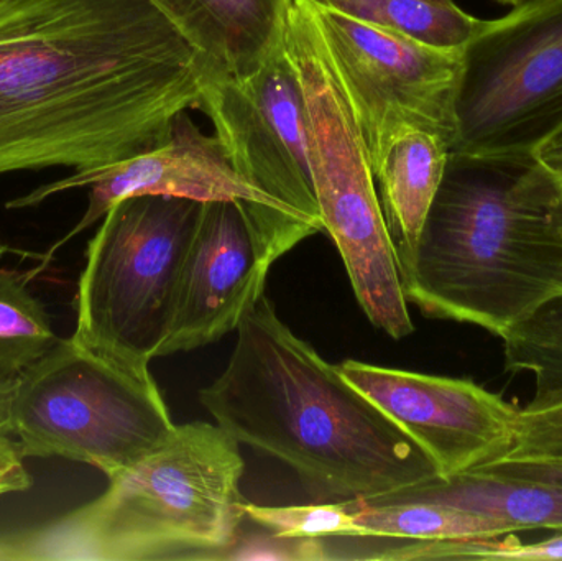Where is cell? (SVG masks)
<instances>
[{"label": "cell", "instance_id": "44dd1931", "mask_svg": "<svg viewBox=\"0 0 562 561\" xmlns=\"http://www.w3.org/2000/svg\"><path fill=\"white\" fill-rule=\"evenodd\" d=\"M246 517L252 526L283 539H352L357 527L349 503L306 506H257L247 503Z\"/></svg>", "mask_w": 562, "mask_h": 561}, {"label": "cell", "instance_id": "7c38bea8", "mask_svg": "<svg viewBox=\"0 0 562 561\" xmlns=\"http://www.w3.org/2000/svg\"><path fill=\"white\" fill-rule=\"evenodd\" d=\"M337 368L415 440L439 478L494 463L517 441L521 408L468 379L419 374L353 359Z\"/></svg>", "mask_w": 562, "mask_h": 561}, {"label": "cell", "instance_id": "ffe728a7", "mask_svg": "<svg viewBox=\"0 0 562 561\" xmlns=\"http://www.w3.org/2000/svg\"><path fill=\"white\" fill-rule=\"evenodd\" d=\"M58 339L45 306L25 280L0 269V374H22Z\"/></svg>", "mask_w": 562, "mask_h": 561}, {"label": "cell", "instance_id": "e0dca14e", "mask_svg": "<svg viewBox=\"0 0 562 561\" xmlns=\"http://www.w3.org/2000/svg\"><path fill=\"white\" fill-rule=\"evenodd\" d=\"M356 520L352 539L385 542H446V540L498 539L515 532L512 527L474 513L383 494L349 503Z\"/></svg>", "mask_w": 562, "mask_h": 561}, {"label": "cell", "instance_id": "603a6c76", "mask_svg": "<svg viewBox=\"0 0 562 561\" xmlns=\"http://www.w3.org/2000/svg\"><path fill=\"white\" fill-rule=\"evenodd\" d=\"M560 458H562V402L538 408V411L521 408L517 441L501 460H560Z\"/></svg>", "mask_w": 562, "mask_h": 561}, {"label": "cell", "instance_id": "6da1fadb", "mask_svg": "<svg viewBox=\"0 0 562 561\" xmlns=\"http://www.w3.org/2000/svg\"><path fill=\"white\" fill-rule=\"evenodd\" d=\"M216 76L151 0H0V175L127 160Z\"/></svg>", "mask_w": 562, "mask_h": 561}, {"label": "cell", "instance_id": "7a4b0ae2", "mask_svg": "<svg viewBox=\"0 0 562 561\" xmlns=\"http://www.w3.org/2000/svg\"><path fill=\"white\" fill-rule=\"evenodd\" d=\"M236 332L201 404L239 444L293 468L319 503L373 500L438 476L415 440L281 322L266 293Z\"/></svg>", "mask_w": 562, "mask_h": 561}, {"label": "cell", "instance_id": "83f0119b", "mask_svg": "<svg viewBox=\"0 0 562 561\" xmlns=\"http://www.w3.org/2000/svg\"><path fill=\"white\" fill-rule=\"evenodd\" d=\"M9 253V247L0 240V259H2L3 254Z\"/></svg>", "mask_w": 562, "mask_h": 561}, {"label": "cell", "instance_id": "52a82bcc", "mask_svg": "<svg viewBox=\"0 0 562 561\" xmlns=\"http://www.w3.org/2000/svg\"><path fill=\"white\" fill-rule=\"evenodd\" d=\"M175 427L154 375L127 371L71 336L19 375L10 437L25 458H63L111 478Z\"/></svg>", "mask_w": 562, "mask_h": 561}, {"label": "cell", "instance_id": "8992f818", "mask_svg": "<svg viewBox=\"0 0 562 561\" xmlns=\"http://www.w3.org/2000/svg\"><path fill=\"white\" fill-rule=\"evenodd\" d=\"M203 203L142 194L111 207L89 240L76 292L75 338L148 375L170 335L181 267Z\"/></svg>", "mask_w": 562, "mask_h": 561}, {"label": "cell", "instance_id": "4fadbf2b", "mask_svg": "<svg viewBox=\"0 0 562 561\" xmlns=\"http://www.w3.org/2000/svg\"><path fill=\"white\" fill-rule=\"evenodd\" d=\"M270 269L237 204L210 201L188 247L164 356L194 351L239 328Z\"/></svg>", "mask_w": 562, "mask_h": 561}, {"label": "cell", "instance_id": "cb8c5ba5", "mask_svg": "<svg viewBox=\"0 0 562 561\" xmlns=\"http://www.w3.org/2000/svg\"><path fill=\"white\" fill-rule=\"evenodd\" d=\"M477 470L562 490V458L560 460H501L484 464Z\"/></svg>", "mask_w": 562, "mask_h": 561}, {"label": "cell", "instance_id": "9c48e42d", "mask_svg": "<svg viewBox=\"0 0 562 561\" xmlns=\"http://www.w3.org/2000/svg\"><path fill=\"white\" fill-rule=\"evenodd\" d=\"M76 188H89L88 207L78 224L49 247L43 257L42 269L65 244L94 226L119 201L142 194L184 198L198 203L229 201L237 204L269 269L306 237L324 231L319 224L281 206L240 177L220 137L204 135L188 111L173 119L167 137L155 147L108 167L75 171L9 201L7 207L38 206L48 198Z\"/></svg>", "mask_w": 562, "mask_h": 561}, {"label": "cell", "instance_id": "277c9868", "mask_svg": "<svg viewBox=\"0 0 562 561\" xmlns=\"http://www.w3.org/2000/svg\"><path fill=\"white\" fill-rule=\"evenodd\" d=\"M240 444L220 425H177L91 503L0 536V560H226L247 523Z\"/></svg>", "mask_w": 562, "mask_h": 561}, {"label": "cell", "instance_id": "484cf974", "mask_svg": "<svg viewBox=\"0 0 562 561\" xmlns=\"http://www.w3.org/2000/svg\"><path fill=\"white\" fill-rule=\"evenodd\" d=\"M19 375L0 374V431L10 435V418H12L13 399H15Z\"/></svg>", "mask_w": 562, "mask_h": 561}, {"label": "cell", "instance_id": "d6986e66", "mask_svg": "<svg viewBox=\"0 0 562 561\" xmlns=\"http://www.w3.org/2000/svg\"><path fill=\"white\" fill-rule=\"evenodd\" d=\"M505 371L528 372L533 397L527 411L562 402V299L512 329L504 339Z\"/></svg>", "mask_w": 562, "mask_h": 561}, {"label": "cell", "instance_id": "5bb4252c", "mask_svg": "<svg viewBox=\"0 0 562 561\" xmlns=\"http://www.w3.org/2000/svg\"><path fill=\"white\" fill-rule=\"evenodd\" d=\"M217 75L256 71L283 42L293 0H151Z\"/></svg>", "mask_w": 562, "mask_h": 561}, {"label": "cell", "instance_id": "5b68a950", "mask_svg": "<svg viewBox=\"0 0 562 561\" xmlns=\"http://www.w3.org/2000/svg\"><path fill=\"white\" fill-rule=\"evenodd\" d=\"M283 43L303 89L311 171L324 231L336 244L370 323L390 338H406L415 326L372 164L310 0L291 2Z\"/></svg>", "mask_w": 562, "mask_h": 561}, {"label": "cell", "instance_id": "8fae6325", "mask_svg": "<svg viewBox=\"0 0 562 561\" xmlns=\"http://www.w3.org/2000/svg\"><path fill=\"white\" fill-rule=\"evenodd\" d=\"M198 111L210 117L240 177L324 229L311 171L303 89L283 42L250 75L211 79Z\"/></svg>", "mask_w": 562, "mask_h": 561}, {"label": "cell", "instance_id": "f1b7e54d", "mask_svg": "<svg viewBox=\"0 0 562 561\" xmlns=\"http://www.w3.org/2000/svg\"><path fill=\"white\" fill-rule=\"evenodd\" d=\"M502 3H512V5H518V3L525 2V0H498Z\"/></svg>", "mask_w": 562, "mask_h": 561}, {"label": "cell", "instance_id": "3957f363", "mask_svg": "<svg viewBox=\"0 0 562 561\" xmlns=\"http://www.w3.org/2000/svg\"><path fill=\"white\" fill-rule=\"evenodd\" d=\"M406 302L504 339L562 299V175L537 154L449 152Z\"/></svg>", "mask_w": 562, "mask_h": 561}, {"label": "cell", "instance_id": "2e32d148", "mask_svg": "<svg viewBox=\"0 0 562 561\" xmlns=\"http://www.w3.org/2000/svg\"><path fill=\"white\" fill-rule=\"evenodd\" d=\"M393 496L428 501L491 517L515 532H562V490L471 470L451 478L432 476L393 491Z\"/></svg>", "mask_w": 562, "mask_h": 561}, {"label": "cell", "instance_id": "4316f807", "mask_svg": "<svg viewBox=\"0 0 562 561\" xmlns=\"http://www.w3.org/2000/svg\"><path fill=\"white\" fill-rule=\"evenodd\" d=\"M538 157L553 168L554 171L562 175V131L560 134L554 135L548 144H544L540 150L537 152Z\"/></svg>", "mask_w": 562, "mask_h": 561}, {"label": "cell", "instance_id": "7402d4cb", "mask_svg": "<svg viewBox=\"0 0 562 561\" xmlns=\"http://www.w3.org/2000/svg\"><path fill=\"white\" fill-rule=\"evenodd\" d=\"M441 556L445 560H562V536L535 543H521L515 534L498 539L449 540L442 543Z\"/></svg>", "mask_w": 562, "mask_h": 561}, {"label": "cell", "instance_id": "ba28073f", "mask_svg": "<svg viewBox=\"0 0 562 561\" xmlns=\"http://www.w3.org/2000/svg\"><path fill=\"white\" fill-rule=\"evenodd\" d=\"M561 131L562 0H525L462 52L451 152L537 154Z\"/></svg>", "mask_w": 562, "mask_h": 561}, {"label": "cell", "instance_id": "ac0fdd59", "mask_svg": "<svg viewBox=\"0 0 562 561\" xmlns=\"http://www.w3.org/2000/svg\"><path fill=\"white\" fill-rule=\"evenodd\" d=\"M362 22L373 23L423 45L462 52L484 20L454 0H311Z\"/></svg>", "mask_w": 562, "mask_h": 561}, {"label": "cell", "instance_id": "30bf717a", "mask_svg": "<svg viewBox=\"0 0 562 561\" xmlns=\"http://www.w3.org/2000/svg\"><path fill=\"white\" fill-rule=\"evenodd\" d=\"M327 55L375 170L409 128L456 137L462 52L432 48L373 23L311 2Z\"/></svg>", "mask_w": 562, "mask_h": 561}, {"label": "cell", "instance_id": "9a60e30c", "mask_svg": "<svg viewBox=\"0 0 562 561\" xmlns=\"http://www.w3.org/2000/svg\"><path fill=\"white\" fill-rule=\"evenodd\" d=\"M449 152L451 148L438 135L409 128L390 144L375 170L376 193L400 276L415 257L426 216L445 177Z\"/></svg>", "mask_w": 562, "mask_h": 561}, {"label": "cell", "instance_id": "d4e9b609", "mask_svg": "<svg viewBox=\"0 0 562 561\" xmlns=\"http://www.w3.org/2000/svg\"><path fill=\"white\" fill-rule=\"evenodd\" d=\"M23 455L9 434L0 431V496L23 493L33 486L32 476L23 464Z\"/></svg>", "mask_w": 562, "mask_h": 561}]
</instances>
